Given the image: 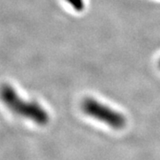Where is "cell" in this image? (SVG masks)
<instances>
[{
	"instance_id": "6da1fadb",
	"label": "cell",
	"mask_w": 160,
	"mask_h": 160,
	"mask_svg": "<svg viewBox=\"0 0 160 160\" xmlns=\"http://www.w3.org/2000/svg\"><path fill=\"white\" fill-rule=\"evenodd\" d=\"M0 100L7 109L17 116L31 120L39 126H46L49 122V115L39 103L25 101L9 84L0 86Z\"/></svg>"
},
{
	"instance_id": "7a4b0ae2",
	"label": "cell",
	"mask_w": 160,
	"mask_h": 160,
	"mask_svg": "<svg viewBox=\"0 0 160 160\" xmlns=\"http://www.w3.org/2000/svg\"><path fill=\"white\" fill-rule=\"evenodd\" d=\"M82 109L87 116L102 122L114 129H121L126 126V118L109 107L92 98H86L82 102Z\"/></svg>"
},
{
	"instance_id": "3957f363",
	"label": "cell",
	"mask_w": 160,
	"mask_h": 160,
	"mask_svg": "<svg viewBox=\"0 0 160 160\" xmlns=\"http://www.w3.org/2000/svg\"><path fill=\"white\" fill-rule=\"evenodd\" d=\"M66 1L74 8L76 11L82 12L85 9L84 0H66Z\"/></svg>"
},
{
	"instance_id": "277c9868",
	"label": "cell",
	"mask_w": 160,
	"mask_h": 160,
	"mask_svg": "<svg viewBox=\"0 0 160 160\" xmlns=\"http://www.w3.org/2000/svg\"><path fill=\"white\" fill-rule=\"evenodd\" d=\"M159 64H160V62H159Z\"/></svg>"
}]
</instances>
